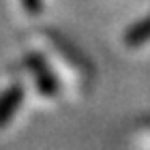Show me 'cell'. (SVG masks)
I'll use <instances>...</instances> for the list:
<instances>
[{
  "label": "cell",
  "mask_w": 150,
  "mask_h": 150,
  "mask_svg": "<svg viewBox=\"0 0 150 150\" xmlns=\"http://www.w3.org/2000/svg\"><path fill=\"white\" fill-rule=\"evenodd\" d=\"M125 43L129 47H137V45L150 43V17H146L144 22H139L137 26H133V28L129 30V35L125 37Z\"/></svg>",
  "instance_id": "cell-3"
},
{
  "label": "cell",
  "mask_w": 150,
  "mask_h": 150,
  "mask_svg": "<svg viewBox=\"0 0 150 150\" xmlns=\"http://www.w3.org/2000/svg\"><path fill=\"white\" fill-rule=\"evenodd\" d=\"M22 101H24V88L19 84L9 86L0 94V129H4L13 120V116L17 114Z\"/></svg>",
  "instance_id": "cell-2"
},
{
  "label": "cell",
  "mask_w": 150,
  "mask_h": 150,
  "mask_svg": "<svg viewBox=\"0 0 150 150\" xmlns=\"http://www.w3.org/2000/svg\"><path fill=\"white\" fill-rule=\"evenodd\" d=\"M35 43L37 47H41L43 60L50 62V69L56 71V75L60 79H64L67 86H71L73 90H86L88 67L62 39L41 32L35 37Z\"/></svg>",
  "instance_id": "cell-1"
}]
</instances>
